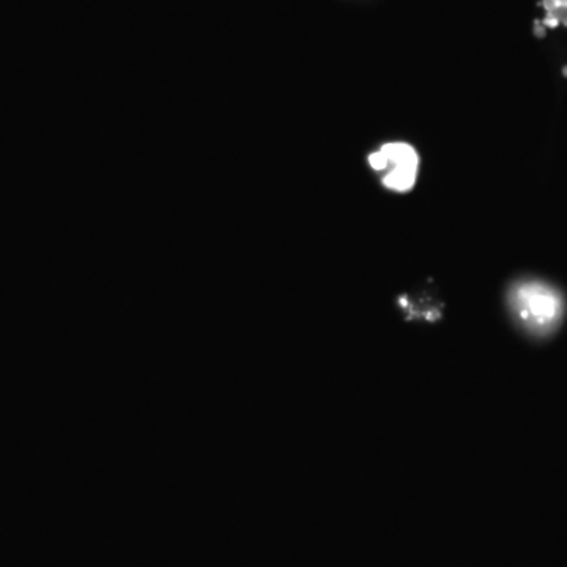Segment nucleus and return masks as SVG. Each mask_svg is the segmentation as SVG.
Wrapping results in <instances>:
<instances>
[{
	"label": "nucleus",
	"mask_w": 567,
	"mask_h": 567,
	"mask_svg": "<svg viewBox=\"0 0 567 567\" xmlns=\"http://www.w3.org/2000/svg\"><path fill=\"white\" fill-rule=\"evenodd\" d=\"M507 306L522 328L534 336L552 334L564 317V298L542 281H519L507 292Z\"/></svg>",
	"instance_id": "1"
},
{
	"label": "nucleus",
	"mask_w": 567,
	"mask_h": 567,
	"mask_svg": "<svg viewBox=\"0 0 567 567\" xmlns=\"http://www.w3.org/2000/svg\"><path fill=\"white\" fill-rule=\"evenodd\" d=\"M386 189L404 194L415 188L419 174V155L407 142H390L367 156Z\"/></svg>",
	"instance_id": "2"
}]
</instances>
